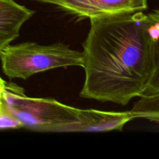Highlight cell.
Returning a JSON list of instances; mask_svg holds the SVG:
<instances>
[{"mask_svg":"<svg viewBox=\"0 0 159 159\" xmlns=\"http://www.w3.org/2000/svg\"><path fill=\"white\" fill-rule=\"evenodd\" d=\"M82 53L81 97L126 106L142 96L153 71L148 16L138 12L90 19Z\"/></svg>","mask_w":159,"mask_h":159,"instance_id":"cell-1","label":"cell"},{"mask_svg":"<svg viewBox=\"0 0 159 159\" xmlns=\"http://www.w3.org/2000/svg\"><path fill=\"white\" fill-rule=\"evenodd\" d=\"M7 82L3 80L0 76V114L7 109L6 98H5V92L6 89Z\"/></svg>","mask_w":159,"mask_h":159,"instance_id":"cell-10","label":"cell"},{"mask_svg":"<svg viewBox=\"0 0 159 159\" xmlns=\"http://www.w3.org/2000/svg\"><path fill=\"white\" fill-rule=\"evenodd\" d=\"M34 14L13 0H0V52L19 37L22 26Z\"/></svg>","mask_w":159,"mask_h":159,"instance_id":"cell-6","label":"cell"},{"mask_svg":"<svg viewBox=\"0 0 159 159\" xmlns=\"http://www.w3.org/2000/svg\"><path fill=\"white\" fill-rule=\"evenodd\" d=\"M147 15L150 20V30L153 39V71L141 96L159 93V9H155Z\"/></svg>","mask_w":159,"mask_h":159,"instance_id":"cell-7","label":"cell"},{"mask_svg":"<svg viewBox=\"0 0 159 159\" xmlns=\"http://www.w3.org/2000/svg\"><path fill=\"white\" fill-rule=\"evenodd\" d=\"M53 5L79 19L144 12L148 0H55Z\"/></svg>","mask_w":159,"mask_h":159,"instance_id":"cell-4","label":"cell"},{"mask_svg":"<svg viewBox=\"0 0 159 159\" xmlns=\"http://www.w3.org/2000/svg\"><path fill=\"white\" fill-rule=\"evenodd\" d=\"M130 113L134 119L141 118L159 124V93L141 96Z\"/></svg>","mask_w":159,"mask_h":159,"instance_id":"cell-8","label":"cell"},{"mask_svg":"<svg viewBox=\"0 0 159 159\" xmlns=\"http://www.w3.org/2000/svg\"><path fill=\"white\" fill-rule=\"evenodd\" d=\"M5 98L11 113L27 130L50 132L56 126L72 124L80 120L81 109L53 99L28 97L24 90L14 83L7 82Z\"/></svg>","mask_w":159,"mask_h":159,"instance_id":"cell-3","label":"cell"},{"mask_svg":"<svg viewBox=\"0 0 159 159\" xmlns=\"http://www.w3.org/2000/svg\"><path fill=\"white\" fill-rule=\"evenodd\" d=\"M2 68L10 79H27L33 75L68 66H83V53L62 43L40 45L25 42L8 45L0 52Z\"/></svg>","mask_w":159,"mask_h":159,"instance_id":"cell-2","label":"cell"},{"mask_svg":"<svg viewBox=\"0 0 159 159\" xmlns=\"http://www.w3.org/2000/svg\"><path fill=\"white\" fill-rule=\"evenodd\" d=\"M134 120L130 111L110 112L81 110L80 120L75 123L56 126L50 132H101L122 130L124 126Z\"/></svg>","mask_w":159,"mask_h":159,"instance_id":"cell-5","label":"cell"},{"mask_svg":"<svg viewBox=\"0 0 159 159\" xmlns=\"http://www.w3.org/2000/svg\"><path fill=\"white\" fill-rule=\"evenodd\" d=\"M34 1H38V2H44V3H50V4H53L55 0H34Z\"/></svg>","mask_w":159,"mask_h":159,"instance_id":"cell-11","label":"cell"},{"mask_svg":"<svg viewBox=\"0 0 159 159\" xmlns=\"http://www.w3.org/2000/svg\"><path fill=\"white\" fill-rule=\"evenodd\" d=\"M24 128V124L16 117L9 108L0 114V130Z\"/></svg>","mask_w":159,"mask_h":159,"instance_id":"cell-9","label":"cell"}]
</instances>
